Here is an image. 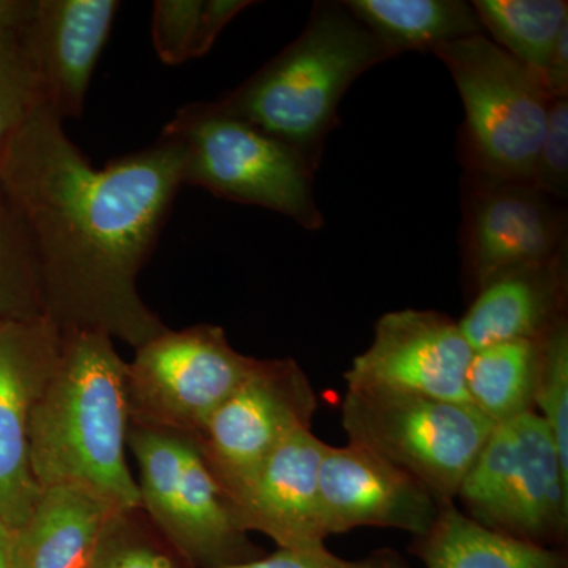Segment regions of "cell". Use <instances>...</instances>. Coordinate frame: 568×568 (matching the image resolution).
Here are the masks:
<instances>
[{
  "mask_svg": "<svg viewBox=\"0 0 568 568\" xmlns=\"http://www.w3.org/2000/svg\"><path fill=\"white\" fill-rule=\"evenodd\" d=\"M0 183L31 234L44 313L61 328H97L134 347L162 334L136 290L175 194L182 149L160 134L93 168L40 104L0 155Z\"/></svg>",
  "mask_w": 568,
  "mask_h": 568,
  "instance_id": "6da1fadb",
  "label": "cell"
},
{
  "mask_svg": "<svg viewBox=\"0 0 568 568\" xmlns=\"http://www.w3.org/2000/svg\"><path fill=\"white\" fill-rule=\"evenodd\" d=\"M61 331L58 357L29 422L33 477L41 489L78 485L122 514H134L142 503L125 457L129 364L115 353L106 332Z\"/></svg>",
  "mask_w": 568,
  "mask_h": 568,
  "instance_id": "7a4b0ae2",
  "label": "cell"
},
{
  "mask_svg": "<svg viewBox=\"0 0 568 568\" xmlns=\"http://www.w3.org/2000/svg\"><path fill=\"white\" fill-rule=\"evenodd\" d=\"M398 58L346 9L316 2L301 36L248 80L211 102L216 111L283 142L317 171L347 89Z\"/></svg>",
  "mask_w": 568,
  "mask_h": 568,
  "instance_id": "3957f363",
  "label": "cell"
},
{
  "mask_svg": "<svg viewBox=\"0 0 568 568\" xmlns=\"http://www.w3.org/2000/svg\"><path fill=\"white\" fill-rule=\"evenodd\" d=\"M433 54L447 67L465 106V173L530 182L555 100L544 80L485 33Z\"/></svg>",
  "mask_w": 568,
  "mask_h": 568,
  "instance_id": "277c9868",
  "label": "cell"
},
{
  "mask_svg": "<svg viewBox=\"0 0 568 568\" xmlns=\"http://www.w3.org/2000/svg\"><path fill=\"white\" fill-rule=\"evenodd\" d=\"M162 136L181 145L183 185L282 213L305 230L324 226L313 190L316 171L256 126L200 102L181 108Z\"/></svg>",
  "mask_w": 568,
  "mask_h": 568,
  "instance_id": "5b68a950",
  "label": "cell"
},
{
  "mask_svg": "<svg viewBox=\"0 0 568 568\" xmlns=\"http://www.w3.org/2000/svg\"><path fill=\"white\" fill-rule=\"evenodd\" d=\"M347 444L416 478L440 504L457 493L495 424L467 403L375 387H347Z\"/></svg>",
  "mask_w": 568,
  "mask_h": 568,
  "instance_id": "8992f818",
  "label": "cell"
},
{
  "mask_svg": "<svg viewBox=\"0 0 568 568\" xmlns=\"http://www.w3.org/2000/svg\"><path fill=\"white\" fill-rule=\"evenodd\" d=\"M455 500L485 528L562 549L568 534V465L547 424L532 410L495 425Z\"/></svg>",
  "mask_w": 568,
  "mask_h": 568,
  "instance_id": "52a82bcc",
  "label": "cell"
},
{
  "mask_svg": "<svg viewBox=\"0 0 568 568\" xmlns=\"http://www.w3.org/2000/svg\"><path fill=\"white\" fill-rule=\"evenodd\" d=\"M126 440L140 466L142 508L186 559L220 568L263 558L193 437L132 425Z\"/></svg>",
  "mask_w": 568,
  "mask_h": 568,
  "instance_id": "ba28073f",
  "label": "cell"
},
{
  "mask_svg": "<svg viewBox=\"0 0 568 568\" xmlns=\"http://www.w3.org/2000/svg\"><path fill=\"white\" fill-rule=\"evenodd\" d=\"M254 362L231 346L220 325L166 328L136 347L126 366L130 425L200 435Z\"/></svg>",
  "mask_w": 568,
  "mask_h": 568,
  "instance_id": "9c48e42d",
  "label": "cell"
},
{
  "mask_svg": "<svg viewBox=\"0 0 568 568\" xmlns=\"http://www.w3.org/2000/svg\"><path fill=\"white\" fill-rule=\"evenodd\" d=\"M315 388L293 358H256L253 368L194 436L197 450L233 503L284 440L312 428Z\"/></svg>",
  "mask_w": 568,
  "mask_h": 568,
  "instance_id": "30bf717a",
  "label": "cell"
},
{
  "mask_svg": "<svg viewBox=\"0 0 568 568\" xmlns=\"http://www.w3.org/2000/svg\"><path fill=\"white\" fill-rule=\"evenodd\" d=\"M463 275L476 295L495 276L568 250L567 211L530 182L463 174Z\"/></svg>",
  "mask_w": 568,
  "mask_h": 568,
  "instance_id": "8fae6325",
  "label": "cell"
},
{
  "mask_svg": "<svg viewBox=\"0 0 568 568\" xmlns=\"http://www.w3.org/2000/svg\"><path fill=\"white\" fill-rule=\"evenodd\" d=\"M473 354L450 316L435 310H396L377 321L372 345L345 373L346 386L467 403L466 373Z\"/></svg>",
  "mask_w": 568,
  "mask_h": 568,
  "instance_id": "7c38bea8",
  "label": "cell"
},
{
  "mask_svg": "<svg viewBox=\"0 0 568 568\" xmlns=\"http://www.w3.org/2000/svg\"><path fill=\"white\" fill-rule=\"evenodd\" d=\"M62 331L51 317L0 323V521L11 530L29 517L41 488L33 477L29 422Z\"/></svg>",
  "mask_w": 568,
  "mask_h": 568,
  "instance_id": "4fadbf2b",
  "label": "cell"
},
{
  "mask_svg": "<svg viewBox=\"0 0 568 568\" xmlns=\"http://www.w3.org/2000/svg\"><path fill=\"white\" fill-rule=\"evenodd\" d=\"M325 536L357 528L428 532L443 504L425 485L372 452L346 444L327 446L320 469Z\"/></svg>",
  "mask_w": 568,
  "mask_h": 568,
  "instance_id": "5bb4252c",
  "label": "cell"
},
{
  "mask_svg": "<svg viewBox=\"0 0 568 568\" xmlns=\"http://www.w3.org/2000/svg\"><path fill=\"white\" fill-rule=\"evenodd\" d=\"M119 9L115 0H33L31 14L18 28L44 103L62 121L80 118Z\"/></svg>",
  "mask_w": 568,
  "mask_h": 568,
  "instance_id": "9a60e30c",
  "label": "cell"
},
{
  "mask_svg": "<svg viewBox=\"0 0 568 568\" xmlns=\"http://www.w3.org/2000/svg\"><path fill=\"white\" fill-rule=\"evenodd\" d=\"M328 444L312 428L287 437L231 503L245 532L256 530L290 551L325 548L320 469Z\"/></svg>",
  "mask_w": 568,
  "mask_h": 568,
  "instance_id": "2e32d148",
  "label": "cell"
},
{
  "mask_svg": "<svg viewBox=\"0 0 568 568\" xmlns=\"http://www.w3.org/2000/svg\"><path fill=\"white\" fill-rule=\"evenodd\" d=\"M567 304L568 250L495 276L474 295L458 325L473 351L517 339L537 342L566 320Z\"/></svg>",
  "mask_w": 568,
  "mask_h": 568,
  "instance_id": "e0dca14e",
  "label": "cell"
},
{
  "mask_svg": "<svg viewBox=\"0 0 568 568\" xmlns=\"http://www.w3.org/2000/svg\"><path fill=\"white\" fill-rule=\"evenodd\" d=\"M121 514L78 485L41 489L29 517L13 530V568H88Z\"/></svg>",
  "mask_w": 568,
  "mask_h": 568,
  "instance_id": "ac0fdd59",
  "label": "cell"
},
{
  "mask_svg": "<svg viewBox=\"0 0 568 568\" xmlns=\"http://www.w3.org/2000/svg\"><path fill=\"white\" fill-rule=\"evenodd\" d=\"M410 552L426 568H568L567 552L496 532L467 517L457 503L440 506Z\"/></svg>",
  "mask_w": 568,
  "mask_h": 568,
  "instance_id": "d6986e66",
  "label": "cell"
},
{
  "mask_svg": "<svg viewBox=\"0 0 568 568\" xmlns=\"http://www.w3.org/2000/svg\"><path fill=\"white\" fill-rule=\"evenodd\" d=\"M345 7L384 44L402 55L484 36L473 2L465 0H345Z\"/></svg>",
  "mask_w": 568,
  "mask_h": 568,
  "instance_id": "ffe728a7",
  "label": "cell"
},
{
  "mask_svg": "<svg viewBox=\"0 0 568 568\" xmlns=\"http://www.w3.org/2000/svg\"><path fill=\"white\" fill-rule=\"evenodd\" d=\"M537 342L496 343L474 351L466 373L467 403L493 424L534 410Z\"/></svg>",
  "mask_w": 568,
  "mask_h": 568,
  "instance_id": "44dd1931",
  "label": "cell"
},
{
  "mask_svg": "<svg viewBox=\"0 0 568 568\" xmlns=\"http://www.w3.org/2000/svg\"><path fill=\"white\" fill-rule=\"evenodd\" d=\"M473 7L497 47L544 80L560 32L568 26V2L476 0Z\"/></svg>",
  "mask_w": 568,
  "mask_h": 568,
  "instance_id": "7402d4cb",
  "label": "cell"
},
{
  "mask_svg": "<svg viewBox=\"0 0 568 568\" xmlns=\"http://www.w3.org/2000/svg\"><path fill=\"white\" fill-rule=\"evenodd\" d=\"M246 0H156L152 40L164 63L203 58L231 21L252 6Z\"/></svg>",
  "mask_w": 568,
  "mask_h": 568,
  "instance_id": "603a6c76",
  "label": "cell"
},
{
  "mask_svg": "<svg viewBox=\"0 0 568 568\" xmlns=\"http://www.w3.org/2000/svg\"><path fill=\"white\" fill-rule=\"evenodd\" d=\"M44 313L43 284L31 234L0 183V323Z\"/></svg>",
  "mask_w": 568,
  "mask_h": 568,
  "instance_id": "cb8c5ba5",
  "label": "cell"
},
{
  "mask_svg": "<svg viewBox=\"0 0 568 568\" xmlns=\"http://www.w3.org/2000/svg\"><path fill=\"white\" fill-rule=\"evenodd\" d=\"M534 413L547 424L568 465V320L537 339Z\"/></svg>",
  "mask_w": 568,
  "mask_h": 568,
  "instance_id": "d4e9b609",
  "label": "cell"
},
{
  "mask_svg": "<svg viewBox=\"0 0 568 568\" xmlns=\"http://www.w3.org/2000/svg\"><path fill=\"white\" fill-rule=\"evenodd\" d=\"M43 103L39 74L18 29L0 32V155L22 123Z\"/></svg>",
  "mask_w": 568,
  "mask_h": 568,
  "instance_id": "484cf974",
  "label": "cell"
},
{
  "mask_svg": "<svg viewBox=\"0 0 568 568\" xmlns=\"http://www.w3.org/2000/svg\"><path fill=\"white\" fill-rule=\"evenodd\" d=\"M530 183L552 200L568 194V97L552 100L547 130L538 151Z\"/></svg>",
  "mask_w": 568,
  "mask_h": 568,
  "instance_id": "4316f807",
  "label": "cell"
},
{
  "mask_svg": "<svg viewBox=\"0 0 568 568\" xmlns=\"http://www.w3.org/2000/svg\"><path fill=\"white\" fill-rule=\"evenodd\" d=\"M118 515L108 528L88 568H178L173 559L130 530L129 517Z\"/></svg>",
  "mask_w": 568,
  "mask_h": 568,
  "instance_id": "83f0119b",
  "label": "cell"
},
{
  "mask_svg": "<svg viewBox=\"0 0 568 568\" xmlns=\"http://www.w3.org/2000/svg\"><path fill=\"white\" fill-rule=\"evenodd\" d=\"M220 568H413L398 551L381 548L369 552L364 559L347 560L338 558L328 548L315 551H290L280 549L274 555L263 556L252 562L237 564Z\"/></svg>",
  "mask_w": 568,
  "mask_h": 568,
  "instance_id": "f1b7e54d",
  "label": "cell"
},
{
  "mask_svg": "<svg viewBox=\"0 0 568 568\" xmlns=\"http://www.w3.org/2000/svg\"><path fill=\"white\" fill-rule=\"evenodd\" d=\"M32 7L33 0H0V32L20 28Z\"/></svg>",
  "mask_w": 568,
  "mask_h": 568,
  "instance_id": "f546056e",
  "label": "cell"
},
{
  "mask_svg": "<svg viewBox=\"0 0 568 568\" xmlns=\"http://www.w3.org/2000/svg\"><path fill=\"white\" fill-rule=\"evenodd\" d=\"M13 530L0 521V568H13Z\"/></svg>",
  "mask_w": 568,
  "mask_h": 568,
  "instance_id": "4dcf8cb0",
  "label": "cell"
}]
</instances>
